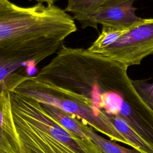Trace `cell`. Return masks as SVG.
<instances>
[{"mask_svg": "<svg viewBox=\"0 0 153 153\" xmlns=\"http://www.w3.org/2000/svg\"><path fill=\"white\" fill-rule=\"evenodd\" d=\"M91 99L106 115L124 120L153 147V111L135 90L127 72L97 79Z\"/></svg>", "mask_w": 153, "mask_h": 153, "instance_id": "cell-4", "label": "cell"}, {"mask_svg": "<svg viewBox=\"0 0 153 153\" xmlns=\"http://www.w3.org/2000/svg\"><path fill=\"white\" fill-rule=\"evenodd\" d=\"M41 104L48 115L65 128L84 140H90L82 126V120L54 106Z\"/></svg>", "mask_w": 153, "mask_h": 153, "instance_id": "cell-8", "label": "cell"}, {"mask_svg": "<svg viewBox=\"0 0 153 153\" xmlns=\"http://www.w3.org/2000/svg\"><path fill=\"white\" fill-rule=\"evenodd\" d=\"M106 0H68L65 9L73 14V18L82 26Z\"/></svg>", "mask_w": 153, "mask_h": 153, "instance_id": "cell-10", "label": "cell"}, {"mask_svg": "<svg viewBox=\"0 0 153 153\" xmlns=\"http://www.w3.org/2000/svg\"><path fill=\"white\" fill-rule=\"evenodd\" d=\"M82 126L89 139L98 147L102 153H141L135 149L125 148L111 139L103 137L83 121Z\"/></svg>", "mask_w": 153, "mask_h": 153, "instance_id": "cell-11", "label": "cell"}, {"mask_svg": "<svg viewBox=\"0 0 153 153\" xmlns=\"http://www.w3.org/2000/svg\"><path fill=\"white\" fill-rule=\"evenodd\" d=\"M9 87L10 91L30 96L41 103L54 106L74 115L110 139L128 145L108 116L91 100L82 95L42 81L35 76L16 72L9 78Z\"/></svg>", "mask_w": 153, "mask_h": 153, "instance_id": "cell-3", "label": "cell"}, {"mask_svg": "<svg viewBox=\"0 0 153 153\" xmlns=\"http://www.w3.org/2000/svg\"><path fill=\"white\" fill-rule=\"evenodd\" d=\"M14 123L22 153H102L91 140L70 132L32 97L10 91Z\"/></svg>", "mask_w": 153, "mask_h": 153, "instance_id": "cell-2", "label": "cell"}, {"mask_svg": "<svg viewBox=\"0 0 153 153\" xmlns=\"http://www.w3.org/2000/svg\"><path fill=\"white\" fill-rule=\"evenodd\" d=\"M127 67L153 54V18L144 19L115 42L95 53Z\"/></svg>", "mask_w": 153, "mask_h": 153, "instance_id": "cell-5", "label": "cell"}, {"mask_svg": "<svg viewBox=\"0 0 153 153\" xmlns=\"http://www.w3.org/2000/svg\"><path fill=\"white\" fill-rule=\"evenodd\" d=\"M0 153H22L13 120L10 91L0 89Z\"/></svg>", "mask_w": 153, "mask_h": 153, "instance_id": "cell-7", "label": "cell"}, {"mask_svg": "<svg viewBox=\"0 0 153 153\" xmlns=\"http://www.w3.org/2000/svg\"><path fill=\"white\" fill-rule=\"evenodd\" d=\"M32 1V0H30ZM35 1L38 2H41V3H46V4H54V3L57 1V0H33Z\"/></svg>", "mask_w": 153, "mask_h": 153, "instance_id": "cell-13", "label": "cell"}, {"mask_svg": "<svg viewBox=\"0 0 153 153\" xmlns=\"http://www.w3.org/2000/svg\"><path fill=\"white\" fill-rule=\"evenodd\" d=\"M133 85L144 102L153 111V82L146 79L132 80Z\"/></svg>", "mask_w": 153, "mask_h": 153, "instance_id": "cell-12", "label": "cell"}, {"mask_svg": "<svg viewBox=\"0 0 153 153\" xmlns=\"http://www.w3.org/2000/svg\"><path fill=\"white\" fill-rule=\"evenodd\" d=\"M137 0H106L81 26L97 29V25L115 29L132 27L144 19L135 14L134 3Z\"/></svg>", "mask_w": 153, "mask_h": 153, "instance_id": "cell-6", "label": "cell"}, {"mask_svg": "<svg viewBox=\"0 0 153 153\" xmlns=\"http://www.w3.org/2000/svg\"><path fill=\"white\" fill-rule=\"evenodd\" d=\"M107 116L116 129L128 142L129 146L141 153H153V147L124 120L115 115H109Z\"/></svg>", "mask_w": 153, "mask_h": 153, "instance_id": "cell-9", "label": "cell"}, {"mask_svg": "<svg viewBox=\"0 0 153 153\" xmlns=\"http://www.w3.org/2000/svg\"><path fill=\"white\" fill-rule=\"evenodd\" d=\"M76 30L73 17L54 4L0 0V81L22 65L35 66L57 53Z\"/></svg>", "mask_w": 153, "mask_h": 153, "instance_id": "cell-1", "label": "cell"}]
</instances>
